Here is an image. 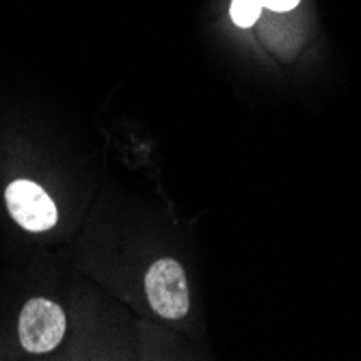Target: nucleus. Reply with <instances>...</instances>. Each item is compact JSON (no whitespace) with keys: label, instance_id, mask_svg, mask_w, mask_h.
<instances>
[{"label":"nucleus","instance_id":"1","mask_svg":"<svg viewBox=\"0 0 361 361\" xmlns=\"http://www.w3.org/2000/svg\"><path fill=\"white\" fill-rule=\"evenodd\" d=\"M149 305L162 318H182L188 312V288L182 267L176 259H158L145 277Z\"/></svg>","mask_w":361,"mask_h":361},{"label":"nucleus","instance_id":"2","mask_svg":"<svg viewBox=\"0 0 361 361\" xmlns=\"http://www.w3.org/2000/svg\"><path fill=\"white\" fill-rule=\"evenodd\" d=\"M65 334V314L46 299H32L20 316V342L30 353L52 350Z\"/></svg>","mask_w":361,"mask_h":361},{"label":"nucleus","instance_id":"3","mask_svg":"<svg viewBox=\"0 0 361 361\" xmlns=\"http://www.w3.org/2000/svg\"><path fill=\"white\" fill-rule=\"evenodd\" d=\"M5 197L11 216L28 232H44L56 223V206L39 184L18 180L9 184Z\"/></svg>","mask_w":361,"mask_h":361},{"label":"nucleus","instance_id":"4","mask_svg":"<svg viewBox=\"0 0 361 361\" xmlns=\"http://www.w3.org/2000/svg\"><path fill=\"white\" fill-rule=\"evenodd\" d=\"M262 13L259 0H232V7H229V16H232L234 24L249 28L257 22Z\"/></svg>","mask_w":361,"mask_h":361},{"label":"nucleus","instance_id":"5","mask_svg":"<svg viewBox=\"0 0 361 361\" xmlns=\"http://www.w3.org/2000/svg\"><path fill=\"white\" fill-rule=\"evenodd\" d=\"M259 5H262V7H267V9H271V11L283 13V11H290V9L297 7V5H299V0H259Z\"/></svg>","mask_w":361,"mask_h":361}]
</instances>
